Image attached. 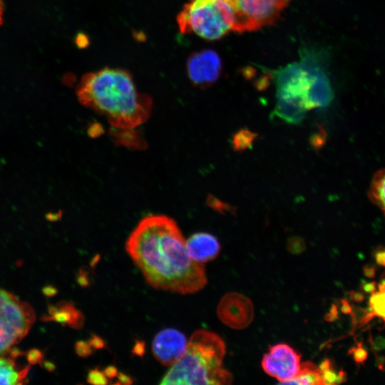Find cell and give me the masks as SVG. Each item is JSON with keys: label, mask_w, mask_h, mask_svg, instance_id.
I'll list each match as a JSON object with an SVG mask.
<instances>
[{"label": "cell", "mask_w": 385, "mask_h": 385, "mask_svg": "<svg viewBox=\"0 0 385 385\" xmlns=\"http://www.w3.org/2000/svg\"><path fill=\"white\" fill-rule=\"evenodd\" d=\"M125 250L155 289L187 294L207 283L203 264L190 259L180 228L167 215L143 217L128 237Z\"/></svg>", "instance_id": "1"}, {"label": "cell", "mask_w": 385, "mask_h": 385, "mask_svg": "<svg viewBox=\"0 0 385 385\" xmlns=\"http://www.w3.org/2000/svg\"><path fill=\"white\" fill-rule=\"evenodd\" d=\"M80 103L101 114L117 130H133L145 122L152 99L138 91L132 76L119 68H105L88 73L76 90Z\"/></svg>", "instance_id": "2"}, {"label": "cell", "mask_w": 385, "mask_h": 385, "mask_svg": "<svg viewBox=\"0 0 385 385\" xmlns=\"http://www.w3.org/2000/svg\"><path fill=\"white\" fill-rule=\"evenodd\" d=\"M225 353V344L217 334L197 330L160 384H230L232 376L222 366Z\"/></svg>", "instance_id": "3"}, {"label": "cell", "mask_w": 385, "mask_h": 385, "mask_svg": "<svg viewBox=\"0 0 385 385\" xmlns=\"http://www.w3.org/2000/svg\"><path fill=\"white\" fill-rule=\"evenodd\" d=\"M183 34L217 40L232 31L231 12L222 0H189L177 17Z\"/></svg>", "instance_id": "4"}, {"label": "cell", "mask_w": 385, "mask_h": 385, "mask_svg": "<svg viewBox=\"0 0 385 385\" xmlns=\"http://www.w3.org/2000/svg\"><path fill=\"white\" fill-rule=\"evenodd\" d=\"M35 312L27 302L0 289V354L7 353L28 334Z\"/></svg>", "instance_id": "5"}, {"label": "cell", "mask_w": 385, "mask_h": 385, "mask_svg": "<svg viewBox=\"0 0 385 385\" xmlns=\"http://www.w3.org/2000/svg\"><path fill=\"white\" fill-rule=\"evenodd\" d=\"M232 16V31H253L274 23L291 0H222Z\"/></svg>", "instance_id": "6"}, {"label": "cell", "mask_w": 385, "mask_h": 385, "mask_svg": "<svg viewBox=\"0 0 385 385\" xmlns=\"http://www.w3.org/2000/svg\"><path fill=\"white\" fill-rule=\"evenodd\" d=\"M301 355L286 344L269 347L262 361L264 371L281 383L294 378L300 369Z\"/></svg>", "instance_id": "7"}, {"label": "cell", "mask_w": 385, "mask_h": 385, "mask_svg": "<svg viewBox=\"0 0 385 385\" xmlns=\"http://www.w3.org/2000/svg\"><path fill=\"white\" fill-rule=\"evenodd\" d=\"M222 71V62L218 54L210 49L198 51L188 60L187 72L196 86L205 88L215 83Z\"/></svg>", "instance_id": "8"}, {"label": "cell", "mask_w": 385, "mask_h": 385, "mask_svg": "<svg viewBox=\"0 0 385 385\" xmlns=\"http://www.w3.org/2000/svg\"><path fill=\"white\" fill-rule=\"evenodd\" d=\"M217 313L220 319L232 329L247 327L254 317V307L251 300L243 294L232 292L220 300Z\"/></svg>", "instance_id": "9"}, {"label": "cell", "mask_w": 385, "mask_h": 385, "mask_svg": "<svg viewBox=\"0 0 385 385\" xmlns=\"http://www.w3.org/2000/svg\"><path fill=\"white\" fill-rule=\"evenodd\" d=\"M187 339L183 333L173 328L159 332L154 337L152 351L155 358L163 365H172L185 352Z\"/></svg>", "instance_id": "10"}, {"label": "cell", "mask_w": 385, "mask_h": 385, "mask_svg": "<svg viewBox=\"0 0 385 385\" xmlns=\"http://www.w3.org/2000/svg\"><path fill=\"white\" fill-rule=\"evenodd\" d=\"M186 247L190 259L202 264L213 260L220 250L217 239L207 232L192 235L186 241Z\"/></svg>", "instance_id": "11"}, {"label": "cell", "mask_w": 385, "mask_h": 385, "mask_svg": "<svg viewBox=\"0 0 385 385\" xmlns=\"http://www.w3.org/2000/svg\"><path fill=\"white\" fill-rule=\"evenodd\" d=\"M22 354L24 352L15 347L6 354H0V384H23L27 382L30 364L21 366L16 361Z\"/></svg>", "instance_id": "12"}, {"label": "cell", "mask_w": 385, "mask_h": 385, "mask_svg": "<svg viewBox=\"0 0 385 385\" xmlns=\"http://www.w3.org/2000/svg\"><path fill=\"white\" fill-rule=\"evenodd\" d=\"M307 108L304 104L294 99L277 97L274 115L286 123L298 125L305 117Z\"/></svg>", "instance_id": "13"}, {"label": "cell", "mask_w": 385, "mask_h": 385, "mask_svg": "<svg viewBox=\"0 0 385 385\" xmlns=\"http://www.w3.org/2000/svg\"><path fill=\"white\" fill-rule=\"evenodd\" d=\"M48 314L45 320H54L62 324H67L73 328L81 327L84 321L81 312L73 304L64 301L56 306L49 307Z\"/></svg>", "instance_id": "14"}, {"label": "cell", "mask_w": 385, "mask_h": 385, "mask_svg": "<svg viewBox=\"0 0 385 385\" xmlns=\"http://www.w3.org/2000/svg\"><path fill=\"white\" fill-rule=\"evenodd\" d=\"M289 384H324L319 367L311 361L300 364L298 374L292 379L284 382Z\"/></svg>", "instance_id": "15"}, {"label": "cell", "mask_w": 385, "mask_h": 385, "mask_svg": "<svg viewBox=\"0 0 385 385\" xmlns=\"http://www.w3.org/2000/svg\"><path fill=\"white\" fill-rule=\"evenodd\" d=\"M369 197L385 215V168L374 175L369 190Z\"/></svg>", "instance_id": "16"}, {"label": "cell", "mask_w": 385, "mask_h": 385, "mask_svg": "<svg viewBox=\"0 0 385 385\" xmlns=\"http://www.w3.org/2000/svg\"><path fill=\"white\" fill-rule=\"evenodd\" d=\"M324 384H336L346 380L345 372L337 370L329 359H325L320 364Z\"/></svg>", "instance_id": "17"}, {"label": "cell", "mask_w": 385, "mask_h": 385, "mask_svg": "<svg viewBox=\"0 0 385 385\" xmlns=\"http://www.w3.org/2000/svg\"><path fill=\"white\" fill-rule=\"evenodd\" d=\"M257 134L247 128H242L235 133L232 140V145L235 151H244L252 145Z\"/></svg>", "instance_id": "18"}, {"label": "cell", "mask_w": 385, "mask_h": 385, "mask_svg": "<svg viewBox=\"0 0 385 385\" xmlns=\"http://www.w3.org/2000/svg\"><path fill=\"white\" fill-rule=\"evenodd\" d=\"M369 307L375 316L385 321V291L372 293L369 299Z\"/></svg>", "instance_id": "19"}, {"label": "cell", "mask_w": 385, "mask_h": 385, "mask_svg": "<svg viewBox=\"0 0 385 385\" xmlns=\"http://www.w3.org/2000/svg\"><path fill=\"white\" fill-rule=\"evenodd\" d=\"M87 381L92 384H107L108 378L106 376L103 371H100L96 368L91 370L87 375Z\"/></svg>", "instance_id": "20"}, {"label": "cell", "mask_w": 385, "mask_h": 385, "mask_svg": "<svg viewBox=\"0 0 385 385\" xmlns=\"http://www.w3.org/2000/svg\"><path fill=\"white\" fill-rule=\"evenodd\" d=\"M326 133L323 128L319 127V130L315 133L310 138V143L312 146L319 150L325 143Z\"/></svg>", "instance_id": "21"}, {"label": "cell", "mask_w": 385, "mask_h": 385, "mask_svg": "<svg viewBox=\"0 0 385 385\" xmlns=\"http://www.w3.org/2000/svg\"><path fill=\"white\" fill-rule=\"evenodd\" d=\"M91 346L88 342L83 341L78 342L76 344V351L81 356H88L92 353Z\"/></svg>", "instance_id": "22"}, {"label": "cell", "mask_w": 385, "mask_h": 385, "mask_svg": "<svg viewBox=\"0 0 385 385\" xmlns=\"http://www.w3.org/2000/svg\"><path fill=\"white\" fill-rule=\"evenodd\" d=\"M353 356L356 362L362 363L364 362L368 356V353L366 349H364L361 344H359L357 347L353 348Z\"/></svg>", "instance_id": "23"}, {"label": "cell", "mask_w": 385, "mask_h": 385, "mask_svg": "<svg viewBox=\"0 0 385 385\" xmlns=\"http://www.w3.org/2000/svg\"><path fill=\"white\" fill-rule=\"evenodd\" d=\"M210 205L213 208H215L219 212L228 211L230 212H233L234 208L230 205L222 203L221 201L218 200L215 197H210Z\"/></svg>", "instance_id": "24"}, {"label": "cell", "mask_w": 385, "mask_h": 385, "mask_svg": "<svg viewBox=\"0 0 385 385\" xmlns=\"http://www.w3.org/2000/svg\"><path fill=\"white\" fill-rule=\"evenodd\" d=\"M26 356L29 364L31 365L40 362L42 359L43 354L38 349H34L27 351Z\"/></svg>", "instance_id": "25"}, {"label": "cell", "mask_w": 385, "mask_h": 385, "mask_svg": "<svg viewBox=\"0 0 385 385\" xmlns=\"http://www.w3.org/2000/svg\"><path fill=\"white\" fill-rule=\"evenodd\" d=\"M374 257L379 265L385 267V247H377L374 253Z\"/></svg>", "instance_id": "26"}, {"label": "cell", "mask_w": 385, "mask_h": 385, "mask_svg": "<svg viewBox=\"0 0 385 385\" xmlns=\"http://www.w3.org/2000/svg\"><path fill=\"white\" fill-rule=\"evenodd\" d=\"M371 346L374 351H381L385 349V338L381 336H377L371 341Z\"/></svg>", "instance_id": "27"}, {"label": "cell", "mask_w": 385, "mask_h": 385, "mask_svg": "<svg viewBox=\"0 0 385 385\" xmlns=\"http://www.w3.org/2000/svg\"><path fill=\"white\" fill-rule=\"evenodd\" d=\"M88 343L91 347L95 349H101L104 346L103 339L96 335H92Z\"/></svg>", "instance_id": "28"}, {"label": "cell", "mask_w": 385, "mask_h": 385, "mask_svg": "<svg viewBox=\"0 0 385 385\" xmlns=\"http://www.w3.org/2000/svg\"><path fill=\"white\" fill-rule=\"evenodd\" d=\"M362 289L368 294H372L376 292V283L375 282H364L361 284Z\"/></svg>", "instance_id": "29"}, {"label": "cell", "mask_w": 385, "mask_h": 385, "mask_svg": "<svg viewBox=\"0 0 385 385\" xmlns=\"http://www.w3.org/2000/svg\"><path fill=\"white\" fill-rule=\"evenodd\" d=\"M104 374L108 379H112L117 376L118 374V370L117 368L114 366H109L104 369L103 371Z\"/></svg>", "instance_id": "30"}, {"label": "cell", "mask_w": 385, "mask_h": 385, "mask_svg": "<svg viewBox=\"0 0 385 385\" xmlns=\"http://www.w3.org/2000/svg\"><path fill=\"white\" fill-rule=\"evenodd\" d=\"M364 274L369 278H373L376 274V267L371 265H366L363 268Z\"/></svg>", "instance_id": "31"}, {"label": "cell", "mask_w": 385, "mask_h": 385, "mask_svg": "<svg viewBox=\"0 0 385 385\" xmlns=\"http://www.w3.org/2000/svg\"><path fill=\"white\" fill-rule=\"evenodd\" d=\"M118 381L115 384H130L132 383L131 378L125 374L118 373Z\"/></svg>", "instance_id": "32"}, {"label": "cell", "mask_w": 385, "mask_h": 385, "mask_svg": "<svg viewBox=\"0 0 385 385\" xmlns=\"http://www.w3.org/2000/svg\"><path fill=\"white\" fill-rule=\"evenodd\" d=\"M351 299L356 302H361L364 299V296L358 292H351L350 294Z\"/></svg>", "instance_id": "33"}, {"label": "cell", "mask_w": 385, "mask_h": 385, "mask_svg": "<svg viewBox=\"0 0 385 385\" xmlns=\"http://www.w3.org/2000/svg\"><path fill=\"white\" fill-rule=\"evenodd\" d=\"M144 346L145 345L143 344L142 342H138L134 348L133 351L135 352L136 354L141 356L142 354H143L145 351Z\"/></svg>", "instance_id": "34"}, {"label": "cell", "mask_w": 385, "mask_h": 385, "mask_svg": "<svg viewBox=\"0 0 385 385\" xmlns=\"http://www.w3.org/2000/svg\"><path fill=\"white\" fill-rule=\"evenodd\" d=\"M56 292H57L56 289L51 286L46 287L43 289V293L47 296H53L56 294Z\"/></svg>", "instance_id": "35"}, {"label": "cell", "mask_w": 385, "mask_h": 385, "mask_svg": "<svg viewBox=\"0 0 385 385\" xmlns=\"http://www.w3.org/2000/svg\"><path fill=\"white\" fill-rule=\"evenodd\" d=\"M342 312L344 314H349L351 312V308L348 304V302L345 300L342 301Z\"/></svg>", "instance_id": "36"}, {"label": "cell", "mask_w": 385, "mask_h": 385, "mask_svg": "<svg viewBox=\"0 0 385 385\" xmlns=\"http://www.w3.org/2000/svg\"><path fill=\"white\" fill-rule=\"evenodd\" d=\"M4 0H0V26L3 21Z\"/></svg>", "instance_id": "37"}, {"label": "cell", "mask_w": 385, "mask_h": 385, "mask_svg": "<svg viewBox=\"0 0 385 385\" xmlns=\"http://www.w3.org/2000/svg\"><path fill=\"white\" fill-rule=\"evenodd\" d=\"M378 287L379 292L385 291V279L381 280V282L379 283Z\"/></svg>", "instance_id": "38"}]
</instances>
